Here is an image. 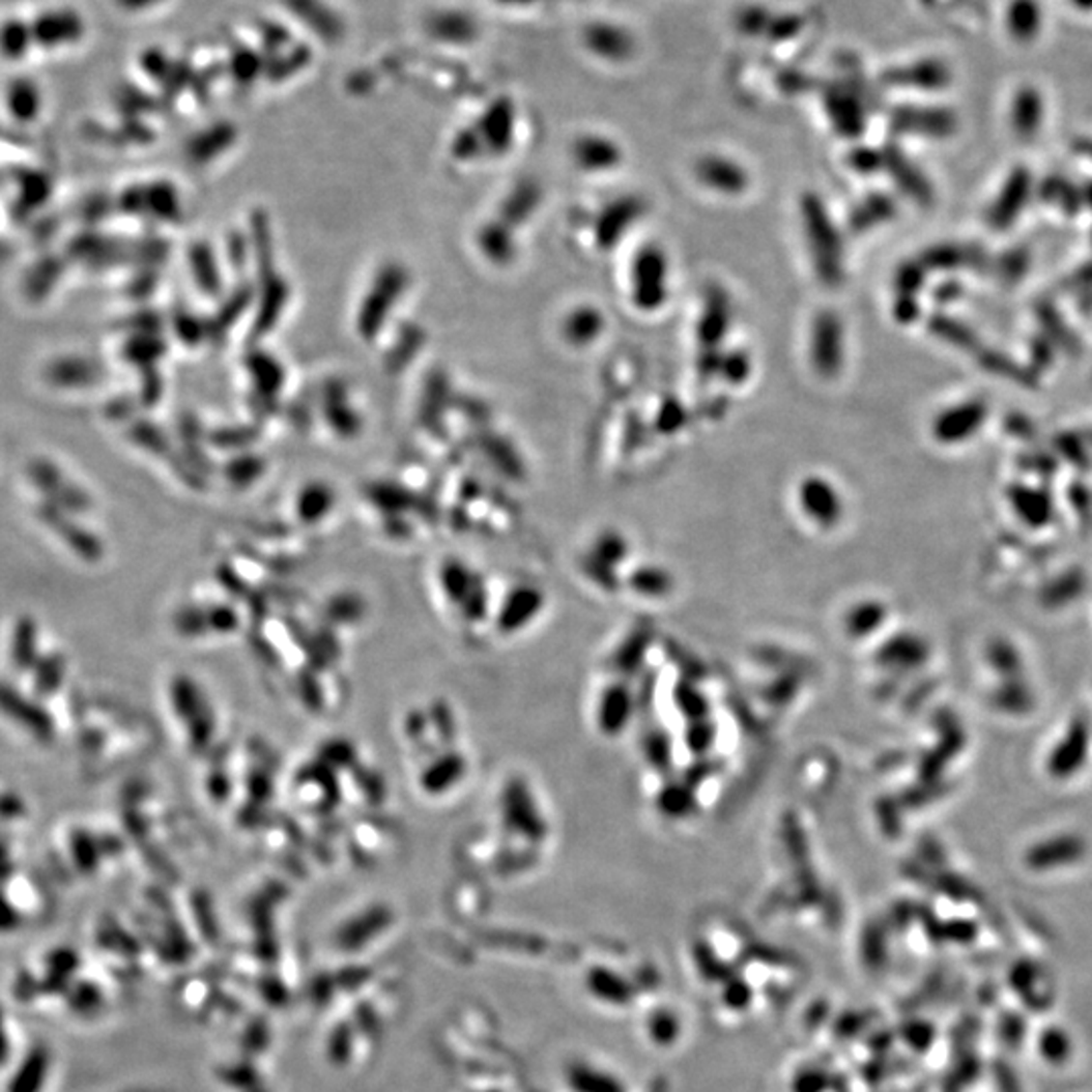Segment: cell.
<instances>
[{"instance_id": "cell-4", "label": "cell", "mask_w": 1092, "mask_h": 1092, "mask_svg": "<svg viewBox=\"0 0 1092 1092\" xmlns=\"http://www.w3.org/2000/svg\"><path fill=\"white\" fill-rule=\"evenodd\" d=\"M813 363L826 377L834 375L841 363V328L834 314H822L813 326L811 340Z\"/></svg>"}, {"instance_id": "cell-5", "label": "cell", "mask_w": 1092, "mask_h": 1092, "mask_svg": "<svg viewBox=\"0 0 1092 1092\" xmlns=\"http://www.w3.org/2000/svg\"><path fill=\"white\" fill-rule=\"evenodd\" d=\"M1009 35L1017 41H1032L1042 29V8L1038 0H1011L1006 12Z\"/></svg>"}, {"instance_id": "cell-2", "label": "cell", "mask_w": 1092, "mask_h": 1092, "mask_svg": "<svg viewBox=\"0 0 1092 1092\" xmlns=\"http://www.w3.org/2000/svg\"><path fill=\"white\" fill-rule=\"evenodd\" d=\"M33 41L41 45L45 49H57L65 45H74L84 37V21L76 10L69 8H55L39 15L31 23Z\"/></svg>"}, {"instance_id": "cell-8", "label": "cell", "mask_w": 1092, "mask_h": 1092, "mask_svg": "<svg viewBox=\"0 0 1092 1092\" xmlns=\"http://www.w3.org/2000/svg\"><path fill=\"white\" fill-rule=\"evenodd\" d=\"M601 328H603L601 314L593 308H581L569 318L567 337L571 338L575 344H587L597 338Z\"/></svg>"}, {"instance_id": "cell-7", "label": "cell", "mask_w": 1092, "mask_h": 1092, "mask_svg": "<svg viewBox=\"0 0 1092 1092\" xmlns=\"http://www.w3.org/2000/svg\"><path fill=\"white\" fill-rule=\"evenodd\" d=\"M31 45H35V41L29 23L10 19L0 27V53L6 59H23Z\"/></svg>"}, {"instance_id": "cell-3", "label": "cell", "mask_w": 1092, "mask_h": 1092, "mask_svg": "<svg viewBox=\"0 0 1092 1092\" xmlns=\"http://www.w3.org/2000/svg\"><path fill=\"white\" fill-rule=\"evenodd\" d=\"M805 207H807L809 241L817 257V263L822 267V276L826 280H834V274L838 269V253H840L836 233L832 229V223L828 221V214L820 207V201H807Z\"/></svg>"}, {"instance_id": "cell-9", "label": "cell", "mask_w": 1092, "mask_h": 1092, "mask_svg": "<svg viewBox=\"0 0 1092 1092\" xmlns=\"http://www.w3.org/2000/svg\"><path fill=\"white\" fill-rule=\"evenodd\" d=\"M577 156L581 161L583 167L587 169H603V167H611L617 163V150L613 148L611 142H605V140H597V138H591V140H583L579 146H577Z\"/></svg>"}, {"instance_id": "cell-1", "label": "cell", "mask_w": 1092, "mask_h": 1092, "mask_svg": "<svg viewBox=\"0 0 1092 1092\" xmlns=\"http://www.w3.org/2000/svg\"><path fill=\"white\" fill-rule=\"evenodd\" d=\"M633 297L643 310H654L666 297V259L658 250H643L633 265Z\"/></svg>"}, {"instance_id": "cell-11", "label": "cell", "mask_w": 1092, "mask_h": 1092, "mask_svg": "<svg viewBox=\"0 0 1092 1092\" xmlns=\"http://www.w3.org/2000/svg\"><path fill=\"white\" fill-rule=\"evenodd\" d=\"M1070 2L1079 10H1085V12H1091L1092 10V0H1070Z\"/></svg>"}, {"instance_id": "cell-10", "label": "cell", "mask_w": 1092, "mask_h": 1092, "mask_svg": "<svg viewBox=\"0 0 1092 1092\" xmlns=\"http://www.w3.org/2000/svg\"><path fill=\"white\" fill-rule=\"evenodd\" d=\"M10 99L15 108H19L23 114H29L37 104V89L29 82L21 80L10 87Z\"/></svg>"}, {"instance_id": "cell-6", "label": "cell", "mask_w": 1092, "mask_h": 1092, "mask_svg": "<svg viewBox=\"0 0 1092 1092\" xmlns=\"http://www.w3.org/2000/svg\"><path fill=\"white\" fill-rule=\"evenodd\" d=\"M698 174L702 182L711 184L716 191L722 193H741L747 184V174L739 169L737 165L722 161V159H709L702 161L698 167Z\"/></svg>"}]
</instances>
